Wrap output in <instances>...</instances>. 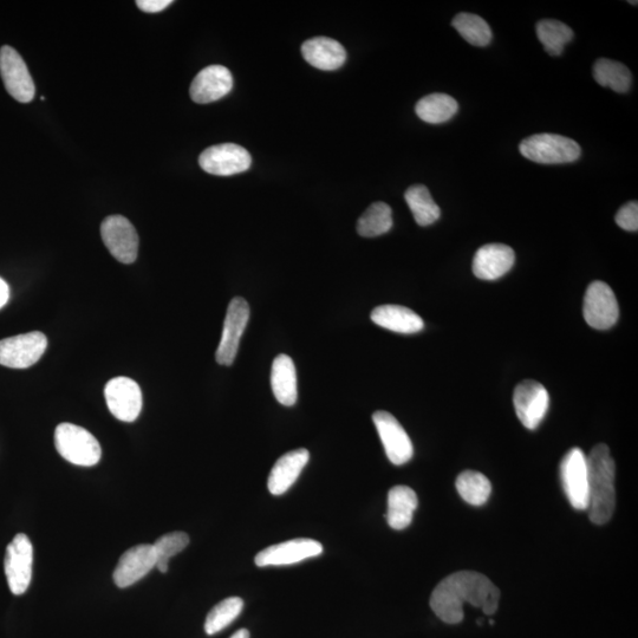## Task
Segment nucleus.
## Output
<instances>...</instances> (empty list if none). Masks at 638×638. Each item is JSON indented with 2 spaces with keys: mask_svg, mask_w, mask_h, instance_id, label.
<instances>
[{
  "mask_svg": "<svg viewBox=\"0 0 638 638\" xmlns=\"http://www.w3.org/2000/svg\"><path fill=\"white\" fill-rule=\"evenodd\" d=\"M500 591L485 575L474 571H460L438 584L431 597L435 615L448 624L464 620V605L483 609L485 615L496 614Z\"/></svg>",
  "mask_w": 638,
  "mask_h": 638,
  "instance_id": "obj_1",
  "label": "nucleus"
},
{
  "mask_svg": "<svg viewBox=\"0 0 638 638\" xmlns=\"http://www.w3.org/2000/svg\"><path fill=\"white\" fill-rule=\"evenodd\" d=\"M589 472V518L596 525H604L613 518L616 507L615 460L607 445L600 444L587 455Z\"/></svg>",
  "mask_w": 638,
  "mask_h": 638,
  "instance_id": "obj_2",
  "label": "nucleus"
},
{
  "mask_svg": "<svg viewBox=\"0 0 638 638\" xmlns=\"http://www.w3.org/2000/svg\"><path fill=\"white\" fill-rule=\"evenodd\" d=\"M55 445L61 457L76 466H95L102 457L100 442L95 436L73 423H61L56 428Z\"/></svg>",
  "mask_w": 638,
  "mask_h": 638,
  "instance_id": "obj_3",
  "label": "nucleus"
},
{
  "mask_svg": "<svg viewBox=\"0 0 638 638\" xmlns=\"http://www.w3.org/2000/svg\"><path fill=\"white\" fill-rule=\"evenodd\" d=\"M519 152L527 160L542 165L571 164L581 156L578 143L557 134H536L519 145Z\"/></svg>",
  "mask_w": 638,
  "mask_h": 638,
  "instance_id": "obj_4",
  "label": "nucleus"
},
{
  "mask_svg": "<svg viewBox=\"0 0 638 638\" xmlns=\"http://www.w3.org/2000/svg\"><path fill=\"white\" fill-rule=\"evenodd\" d=\"M561 480L571 506L577 511H588V461L581 448H572L564 455L561 462Z\"/></svg>",
  "mask_w": 638,
  "mask_h": 638,
  "instance_id": "obj_5",
  "label": "nucleus"
},
{
  "mask_svg": "<svg viewBox=\"0 0 638 638\" xmlns=\"http://www.w3.org/2000/svg\"><path fill=\"white\" fill-rule=\"evenodd\" d=\"M32 564H34V548L29 537L19 533L8 545L4 561L5 576L13 595H23L29 589Z\"/></svg>",
  "mask_w": 638,
  "mask_h": 638,
  "instance_id": "obj_6",
  "label": "nucleus"
},
{
  "mask_svg": "<svg viewBox=\"0 0 638 638\" xmlns=\"http://www.w3.org/2000/svg\"><path fill=\"white\" fill-rule=\"evenodd\" d=\"M47 336L34 331L0 341V364L12 369L34 366L47 350Z\"/></svg>",
  "mask_w": 638,
  "mask_h": 638,
  "instance_id": "obj_7",
  "label": "nucleus"
},
{
  "mask_svg": "<svg viewBox=\"0 0 638 638\" xmlns=\"http://www.w3.org/2000/svg\"><path fill=\"white\" fill-rule=\"evenodd\" d=\"M583 315L591 328L608 330L614 327L620 317V308L608 284L596 281L589 285L584 296Z\"/></svg>",
  "mask_w": 638,
  "mask_h": 638,
  "instance_id": "obj_8",
  "label": "nucleus"
},
{
  "mask_svg": "<svg viewBox=\"0 0 638 638\" xmlns=\"http://www.w3.org/2000/svg\"><path fill=\"white\" fill-rule=\"evenodd\" d=\"M104 245L122 264H132L138 258L139 236L135 227L122 216H110L101 225Z\"/></svg>",
  "mask_w": 638,
  "mask_h": 638,
  "instance_id": "obj_9",
  "label": "nucleus"
},
{
  "mask_svg": "<svg viewBox=\"0 0 638 638\" xmlns=\"http://www.w3.org/2000/svg\"><path fill=\"white\" fill-rule=\"evenodd\" d=\"M250 305L242 297L233 298L224 323L223 335L216 353L217 362L221 366H232L236 360L240 340L249 323Z\"/></svg>",
  "mask_w": 638,
  "mask_h": 638,
  "instance_id": "obj_10",
  "label": "nucleus"
},
{
  "mask_svg": "<svg viewBox=\"0 0 638 638\" xmlns=\"http://www.w3.org/2000/svg\"><path fill=\"white\" fill-rule=\"evenodd\" d=\"M513 403L519 421L530 431H535L548 413L550 395L542 383L526 380L514 390Z\"/></svg>",
  "mask_w": 638,
  "mask_h": 638,
  "instance_id": "obj_11",
  "label": "nucleus"
},
{
  "mask_svg": "<svg viewBox=\"0 0 638 638\" xmlns=\"http://www.w3.org/2000/svg\"><path fill=\"white\" fill-rule=\"evenodd\" d=\"M0 75L13 99L21 103L34 100L36 88L29 69L21 55L8 45L0 49Z\"/></svg>",
  "mask_w": 638,
  "mask_h": 638,
  "instance_id": "obj_12",
  "label": "nucleus"
},
{
  "mask_svg": "<svg viewBox=\"0 0 638 638\" xmlns=\"http://www.w3.org/2000/svg\"><path fill=\"white\" fill-rule=\"evenodd\" d=\"M199 165L208 174L231 177L246 172L252 165V158L244 147L224 143L201 153Z\"/></svg>",
  "mask_w": 638,
  "mask_h": 638,
  "instance_id": "obj_13",
  "label": "nucleus"
},
{
  "mask_svg": "<svg viewBox=\"0 0 638 638\" xmlns=\"http://www.w3.org/2000/svg\"><path fill=\"white\" fill-rule=\"evenodd\" d=\"M373 420L390 462L396 466L407 464L413 458L414 447L405 428L384 410L374 413Z\"/></svg>",
  "mask_w": 638,
  "mask_h": 638,
  "instance_id": "obj_14",
  "label": "nucleus"
},
{
  "mask_svg": "<svg viewBox=\"0 0 638 638\" xmlns=\"http://www.w3.org/2000/svg\"><path fill=\"white\" fill-rule=\"evenodd\" d=\"M107 406L117 420L133 422L142 409V392L139 384L128 377H115L104 389Z\"/></svg>",
  "mask_w": 638,
  "mask_h": 638,
  "instance_id": "obj_15",
  "label": "nucleus"
},
{
  "mask_svg": "<svg viewBox=\"0 0 638 638\" xmlns=\"http://www.w3.org/2000/svg\"><path fill=\"white\" fill-rule=\"evenodd\" d=\"M323 553V546L314 539L297 538L281 544L271 545L256 556L258 568L266 566L292 565L314 558Z\"/></svg>",
  "mask_w": 638,
  "mask_h": 638,
  "instance_id": "obj_16",
  "label": "nucleus"
},
{
  "mask_svg": "<svg viewBox=\"0 0 638 638\" xmlns=\"http://www.w3.org/2000/svg\"><path fill=\"white\" fill-rule=\"evenodd\" d=\"M156 568V555L153 545L141 544L123 553L114 571L117 587L125 589L139 582Z\"/></svg>",
  "mask_w": 638,
  "mask_h": 638,
  "instance_id": "obj_17",
  "label": "nucleus"
},
{
  "mask_svg": "<svg viewBox=\"0 0 638 638\" xmlns=\"http://www.w3.org/2000/svg\"><path fill=\"white\" fill-rule=\"evenodd\" d=\"M233 88L231 71L223 65H210L195 76L191 86V97L200 104L223 99Z\"/></svg>",
  "mask_w": 638,
  "mask_h": 638,
  "instance_id": "obj_18",
  "label": "nucleus"
},
{
  "mask_svg": "<svg viewBox=\"0 0 638 638\" xmlns=\"http://www.w3.org/2000/svg\"><path fill=\"white\" fill-rule=\"evenodd\" d=\"M514 262L516 255L510 246L487 244L475 253L472 268L475 277L483 281H497L513 268Z\"/></svg>",
  "mask_w": 638,
  "mask_h": 638,
  "instance_id": "obj_19",
  "label": "nucleus"
},
{
  "mask_svg": "<svg viewBox=\"0 0 638 638\" xmlns=\"http://www.w3.org/2000/svg\"><path fill=\"white\" fill-rule=\"evenodd\" d=\"M310 453L307 449H296L279 458L272 467L268 487L273 496H282L296 483L304 467L308 465Z\"/></svg>",
  "mask_w": 638,
  "mask_h": 638,
  "instance_id": "obj_20",
  "label": "nucleus"
},
{
  "mask_svg": "<svg viewBox=\"0 0 638 638\" xmlns=\"http://www.w3.org/2000/svg\"><path fill=\"white\" fill-rule=\"evenodd\" d=\"M304 60L324 71L340 69L347 61V51L341 43L328 37H315L302 45Z\"/></svg>",
  "mask_w": 638,
  "mask_h": 638,
  "instance_id": "obj_21",
  "label": "nucleus"
},
{
  "mask_svg": "<svg viewBox=\"0 0 638 638\" xmlns=\"http://www.w3.org/2000/svg\"><path fill=\"white\" fill-rule=\"evenodd\" d=\"M370 317L379 327L397 334L412 335L425 328V323L416 312L401 305H381L371 312Z\"/></svg>",
  "mask_w": 638,
  "mask_h": 638,
  "instance_id": "obj_22",
  "label": "nucleus"
},
{
  "mask_svg": "<svg viewBox=\"0 0 638 638\" xmlns=\"http://www.w3.org/2000/svg\"><path fill=\"white\" fill-rule=\"evenodd\" d=\"M271 388L283 406L291 407L297 402V371L295 362L288 355H278L271 369Z\"/></svg>",
  "mask_w": 638,
  "mask_h": 638,
  "instance_id": "obj_23",
  "label": "nucleus"
},
{
  "mask_svg": "<svg viewBox=\"0 0 638 638\" xmlns=\"http://www.w3.org/2000/svg\"><path fill=\"white\" fill-rule=\"evenodd\" d=\"M419 499L412 488L395 486L388 493L387 522L394 530H405L412 524Z\"/></svg>",
  "mask_w": 638,
  "mask_h": 638,
  "instance_id": "obj_24",
  "label": "nucleus"
},
{
  "mask_svg": "<svg viewBox=\"0 0 638 638\" xmlns=\"http://www.w3.org/2000/svg\"><path fill=\"white\" fill-rule=\"evenodd\" d=\"M459 104L447 94H432L423 97L416 104L415 112L422 121L439 125L452 119L458 113Z\"/></svg>",
  "mask_w": 638,
  "mask_h": 638,
  "instance_id": "obj_25",
  "label": "nucleus"
},
{
  "mask_svg": "<svg viewBox=\"0 0 638 638\" xmlns=\"http://www.w3.org/2000/svg\"><path fill=\"white\" fill-rule=\"evenodd\" d=\"M595 81L602 87H607L616 91V93H627L631 88L633 76L626 65L608 60V58H600L594 64L592 69Z\"/></svg>",
  "mask_w": 638,
  "mask_h": 638,
  "instance_id": "obj_26",
  "label": "nucleus"
},
{
  "mask_svg": "<svg viewBox=\"0 0 638 638\" xmlns=\"http://www.w3.org/2000/svg\"><path fill=\"white\" fill-rule=\"evenodd\" d=\"M405 199L416 224L420 226L433 225L441 217V210L432 198L431 192L423 185L409 187Z\"/></svg>",
  "mask_w": 638,
  "mask_h": 638,
  "instance_id": "obj_27",
  "label": "nucleus"
},
{
  "mask_svg": "<svg viewBox=\"0 0 638 638\" xmlns=\"http://www.w3.org/2000/svg\"><path fill=\"white\" fill-rule=\"evenodd\" d=\"M460 497L472 506H483L492 493L491 481L477 471H465L455 481Z\"/></svg>",
  "mask_w": 638,
  "mask_h": 638,
  "instance_id": "obj_28",
  "label": "nucleus"
},
{
  "mask_svg": "<svg viewBox=\"0 0 638 638\" xmlns=\"http://www.w3.org/2000/svg\"><path fill=\"white\" fill-rule=\"evenodd\" d=\"M393 224L392 208L384 203H375L358 219L357 232L366 238L379 237L392 230Z\"/></svg>",
  "mask_w": 638,
  "mask_h": 638,
  "instance_id": "obj_29",
  "label": "nucleus"
},
{
  "mask_svg": "<svg viewBox=\"0 0 638 638\" xmlns=\"http://www.w3.org/2000/svg\"><path fill=\"white\" fill-rule=\"evenodd\" d=\"M536 29L539 42L551 56L562 55L565 45L570 43L575 35L570 26L553 19L540 21Z\"/></svg>",
  "mask_w": 638,
  "mask_h": 638,
  "instance_id": "obj_30",
  "label": "nucleus"
},
{
  "mask_svg": "<svg viewBox=\"0 0 638 638\" xmlns=\"http://www.w3.org/2000/svg\"><path fill=\"white\" fill-rule=\"evenodd\" d=\"M452 25L460 36L474 47H486L492 41L490 25L478 15L461 12L454 17Z\"/></svg>",
  "mask_w": 638,
  "mask_h": 638,
  "instance_id": "obj_31",
  "label": "nucleus"
},
{
  "mask_svg": "<svg viewBox=\"0 0 638 638\" xmlns=\"http://www.w3.org/2000/svg\"><path fill=\"white\" fill-rule=\"evenodd\" d=\"M243 608L244 601L239 597L226 598V600L217 604L206 618V634L210 636L216 635L221 630L229 627L242 614Z\"/></svg>",
  "mask_w": 638,
  "mask_h": 638,
  "instance_id": "obj_32",
  "label": "nucleus"
},
{
  "mask_svg": "<svg viewBox=\"0 0 638 638\" xmlns=\"http://www.w3.org/2000/svg\"><path fill=\"white\" fill-rule=\"evenodd\" d=\"M188 544H190V536L185 532H172L160 537L153 544L156 555V568L162 574H166L171 558L184 551Z\"/></svg>",
  "mask_w": 638,
  "mask_h": 638,
  "instance_id": "obj_33",
  "label": "nucleus"
},
{
  "mask_svg": "<svg viewBox=\"0 0 638 638\" xmlns=\"http://www.w3.org/2000/svg\"><path fill=\"white\" fill-rule=\"evenodd\" d=\"M616 224L621 229L636 232L638 230V205L637 201H630V203L622 206L620 211L616 214Z\"/></svg>",
  "mask_w": 638,
  "mask_h": 638,
  "instance_id": "obj_34",
  "label": "nucleus"
},
{
  "mask_svg": "<svg viewBox=\"0 0 638 638\" xmlns=\"http://www.w3.org/2000/svg\"><path fill=\"white\" fill-rule=\"evenodd\" d=\"M172 3V0H139L136 5L143 12L158 13L167 9Z\"/></svg>",
  "mask_w": 638,
  "mask_h": 638,
  "instance_id": "obj_35",
  "label": "nucleus"
},
{
  "mask_svg": "<svg viewBox=\"0 0 638 638\" xmlns=\"http://www.w3.org/2000/svg\"><path fill=\"white\" fill-rule=\"evenodd\" d=\"M9 298H10L9 285L6 284L4 279L0 278V309L5 307L6 303L9 302Z\"/></svg>",
  "mask_w": 638,
  "mask_h": 638,
  "instance_id": "obj_36",
  "label": "nucleus"
},
{
  "mask_svg": "<svg viewBox=\"0 0 638 638\" xmlns=\"http://www.w3.org/2000/svg\"><path fill=\"white\" fill-rule=\"evenodd\" d=\"M231 638H250L249 630L240 629L237 631V633H234Z\"/></svg>",
  "mask_w": 638,
  "mask_h": 638,
  "instance_id": "obj_37",
  "label": "nucleus"
}]
</instances>
